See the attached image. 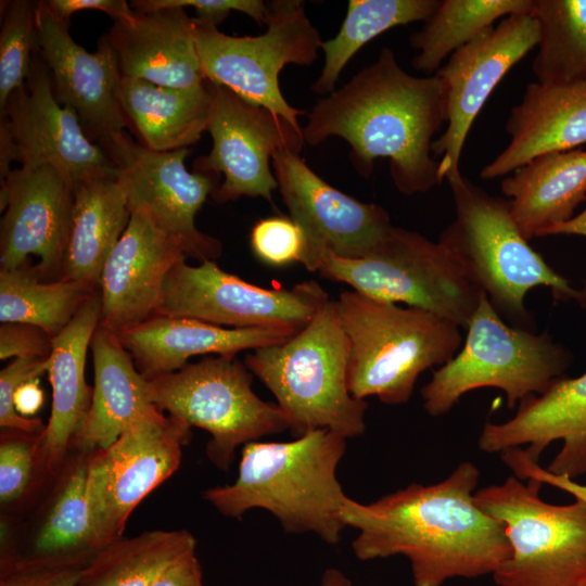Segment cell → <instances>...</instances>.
<instances>
[{
	"mask_svg": "<svg viewBox=\"0 0 586 586\" xmlns=\"http://www.w3.org/2000/svg\"><path fill=\"white\" fill-rule=\"evenodd\" d=\"M106 36L124 77L175 88L205 81L192 18L183 8L133 11L113 21Z\"/></svg>",
	"mask_w": 586,
	"mask_h": 586,
	"instance_id": "603a6c76",
	"label": "cell"
},
{
	"mask_svg": "<svg viewBox=\"0 0 586 586\" xmlns=\"http://www.w3.org/2000/svg\"><path fill=\"white\" fill-rule=\"evenodd\" d=\"M511 215L526 240L574 216L586 201V151L540 154L500 182Z\"/></svg>",
	"mask_w": 586,
	"mask_h": 586,
	"instance_id": "83f0119b",
	"label": "cell"
},
{
	"mask_svg": "<svg viewBox=\"0 0 586 586\" xmlns=\"http://www.w3.org/2000/svg\"><path fill=\"white\" fill-rule=\"evenodd\" d=\"M278 189L304 237L300 263L318 271L331 256L356 259L368 255L392 229L384 207L364 203L335 189L291 150L271 158Z\"/></svg>",
	"mask_w": 586,
	"mask_h": 586,
	"instance_id": "e0dca14e",
	"label": "cell"
},
{
	"mask_svg": "<svg viewBox=\"0 0 586 586\" xmlns=\"http://www.w3.org/2000/svg\"><path fill=\"white\" fill-rule=\"evenodd\" d=\"M49 358H15L0 371V426L40 435L46 425L40 419L20 416L12 404L16 386L27 380L40 378L48 370Z\"/></svg>",
	"mask_w": 586,
	"mask_h": 586,
	"instance_id": "60d3db41",
	"label": "cell"
},
{
	"mask_svg": "<svg viewBox=\"0 0 586 586\" xmlns=\"http://www.w3.org/2000/svg\"><path fill=\"white\" fill-rule=\"evenodd\" d=\"M318 272L368 297L433 313L461 329H467L484 293L438 240L394 226L365 257L331 256Z\"/></svg>",
	"mask_w": 586,
	"mask_h": 586,
	"instance_id": "9c48e42d",
	"label": "cell"
},
{
	"mask_svg": "<svg viewBox=\"0 0 586 586\" xmlns=\"http://www.w3.org/2000/svg\"><path fill=\"white\" fill-rule=\"evenodd\" d=\"M501 460L512 470L513 475L521 480L535 479L544 485L557 487L569 493L575 499L586 502V485L577 483L566 476L556 475L546 468L539 466L538 461L532 460L523 448H510L500 454Z\"/></svg>",
	"mask_w": 586,
	"mask_h": 586,
	"instance_id": "ee69618b",
	"label": "cell"
},
{
	"mask_svg": "<svg viewBox=\"0 0 586 586\" xmlns=\"http://www.w3.org/2000/svg\"><path fill=\"white\" fill-rule=\"evenodd\" d=\"M53 337L40 327L3 322L0 326V359L49 358Z\"/></svg>",
	"mask_w": 586,
	"mask_h": 586,
	"instance_id": "7bdbcfd3",
	"label": "cell"
},
{
	"mask_svg": "<svg viewBox=\"0 0 586 586\" xmlns=\"http://www.w3.org/2000/svg\"><path fill=\"white\" fill-rule=\"evenodd\" d=\"M349 343L330 300L288 341L247 353L244 364L273 394L294 438L327 429L345 438L366 430V399L347 384Z\"/></svg>",
	"mask_w": 586,
	"mask_h": 586,
	"instance_id": "8992f818",
	"label": "cell"
},
{
	"mask_svg": "<svg viewBox=\"0 0 586 586\" xmlns=\"http://www.w3.org/2000/svg\"><path fill=\"white\" fill-rule=\"evenodd\" d=\"M90 560L5 557L1 561L0 586H78Z\"/></svg>",
	"mask_w": 586,
	"mask_h": 586,
	"instance_id": "74e56055",
	"label": "cell"
},
{
	"mask_svg": "<svg viewBox=\"0 0 586 586\" xmlns=\"http://www.w3.org/2000/svg\"><path fill=\"white\" fill-rule=\"evenodd\" d=\"M196 548L187 530L146 531L100 549L84 569L78 586H151L174 559Z\"/></svg>",
	"mask_w": 586,
	"mask_h": 586,
	"instance_id": "d6a6232c",
	"label": "cell"
},
{
	"mask_svg": "<svg viewBox=\"0 0 586 586\" xmlns=\"http://www.w3.org/2000/svg\"><path fill=\"white\" fill-rule=\"evenodd\" d=\"M444 123L440 78L410 75L384 47L372 64L314 105L303 136L309 145L330 137L344 139L364 178L372 174L377 158L386 157L396 189L413 195L441 183L432 143Z\"/></svg>",
	"mask_w": 586,
	"mask_h": 586,
	"instance_id": "7a4b0ae2",
	"label": "cell"
},
{
	"mask_svg": "<svg viewBox=\"0 0 586 586\" xmlns=\"http://www.w3.org/2000/svg\"><path fill=\"white\" fill-rule=\"evenodd\" d=\"M99 145L115 166L130 211L141 208L153 222L183 250L187 258L200 263L216 260L222 254L221 242L195 226V216L208 195L219 186L214 174L188 171V148L168 152L153 151L125 131Z\"/></svg>",
	"mask_w": 586,
	"mask_h": 586,
	"instance_id": "9a60e30c",
	"label": "cell"
},
{
	"mask_svg": "<svg viewBox=\"0 0 586 586\" xmlns=\"http://www.w3.org/2000/svg\"><path fill=\"white\" fill-rule=\"evenodd\" d=\"M117 99L127 127L153 151L188 148L207 130L212 98L206 80L175 88L122 76Z\"/></svg>",
	"mask_w": 586,
	"mask_h": 586,
	"instance_id": "f1b7e54d",
	"label": "cell"
},
{
	"mask_svg": "<svg viewBox=\"0 0 586 586\" xmlns=\"http://www.w3.org/2000/svg\"><path fill=\"white\" fill-rule=\"evenodd\" d=\"M300 330L290 327L226 328L184 317L152 316L118 335L139 372L152 380L183 368L198 355H237L281 344Z\"/></svg>",
	"mask_w": 586,
	"mask_h": 586,
	"instance_id": "cb8c5ba5",
	"label": "cell"
},
{
	"mask_svg": "<svg viewBox=\"0 0 586 586\" xmlns=\"http://www.w3.org/2000/svg\"><path fill=\"white\" fill-rule=\"evenodd\" d=\"M250 245L264 264L282 267L301 262L304 237L290 217L273 216L255 222L250 233Z\"/></svg>",
	"mask_w": 586,
	"mask_h": 586,
	"instance_id": "ab89813d",
	"label": "cell"
},
{
	"mask_svg": "<svg viewBox=\"0 0 586 586\" xmlns=\"http://www.w3.org/2000/svg\"><path fill=\"white\" fill-rule=\"evenodd\" d=\"M48 9L62 21L69 23L71 16L82 10H97L106 13L113 21L133 13L125 0H46Z\"/></svg>",
	"mask_w": 586,
	"mask_h": 586,
	"instance_id": "f6af8a7d",
	"label": "cell"
},
{
	"mask_svg": "<svg viewBox=\"0 0 586 586\" xmlns=\"http://www.w3.org/2000/svg\"><path fill=\"white\" fill-rule=\"evenodd\" d=\"M98 291L65 279L42 281L29 260L0 268V321L34 324L54 337Z\"/></svg>",
	"mask_w": 586,
	"mask_h": 586,
	"instance_id": "4dcf8cb0",
	"label": "cell"
},
{
	"mask_svg": "<svg viewBox=\"0 0 586 586\" xmlns=\"http://www.w3.org/2000/svg\"><path fill=\"white\" fill-rule=\"evenodd\" d=\"M37 1H1L0 113L12 93L26 84L37 49Z\"/></svg>",
	"mask_w": 586,
	"mask_h": 586,
	"instance_id": "8d00e7d4",
	"label": "cell"
},
{
	"mask_svg": "<svg viewBox=\"0 0 586 586\" xmlns=\"http://www.w3.org/2000/svg\"><path fill=\"white\" fill-rule=\"evenodd\" d=\"M479 480V468L463 461L435 484L412 483L369 504L348 497L342 515L357 531L355 557L404 556L413 586L493 574L511 549L504 524L475 502Z\"/></svg>",
	"mask_w": 586,
	"mask_h": 586,
	"instance_id": "6da1fadb",
	"label": "cell"
},
{
	"mask_svg": "<svg viewBox=\"0 0 586 586\" xmlns=\"http://www.w3.org/2000/svg\"><path fill=\"white\" fill-rule=\"evenodd\" d=\"M558 234L582 235L586 238V207L568 221L546 229L542 232L540 237Z\"/></svg>",
	"mask_w": 586,
	"mask_h": 586,
	"instance_id": "c3c4849f",
	"label": "cell"
},
{
	"mask_svg": "<svg viewBox=\"0 0 586 586\" xmlns=\"http://www.w3.org/2000/svg\"><path fill=\"white\" fill-rule=\"evenodd\" d=\"M539 26L532 69L536 81L561 85L586 80V0H533Z\"/></svg>",
	"mask_w": 586,
	"mask_h": 586,
	"instance_id": "e575fe53",
	"label": "cell"
},
{
	"mask_svg": "<svg viewBox=\"0 0 586 586\" xmlns=\"http://www.w3.org/2000/svg\"><path fill=\"white\" fill-rule=\"evenodd\" d=\"M253 375L235 355L209 356L149 380L151 400L161 411L207 431L206 456L227 471L240 445L290 429L277 403L254 393Z\"/></svg>",
	"mask_w": 586,
	"mask_h": 586,
	"instance_id": "30bf717a",
	"label": "cell"
},
{
	"mask_svg": "<svg viewBox=\"0 0 586 586\" xmlns=\"http://www.w3.org/2000/svg\"><path fill=\"white\" fill-rule=\"evenodd\" d=\"M318 586H354L353 582L339 569H327Z\"/></svg>",
	"mask_w": 586,
	"mask_h": 586,
	"instance_id": "681fc988",
	"label": "cell"
},
{
	"mask_svg": "<svg viewBox=\"0 0 586 586\" xmlns=\"http://www.w3.org/2000/svg\"><path fill=\"white\" fill-rule=\"evenodd\" d=\"M346 440L327 429L289 442H251L243 446L237 480L206 489L203 497L221 514L241 520L254 508L269 511L286 533H314L336 545L348 498L336 470Z\"/></svg>",
	"mask_w": 586,
	"mask_h": 586,
	"instance_id": "3957f363",
	"label": "cell"
},
{
	"mask_svg": "<svg viewBox=\"0 0 586 586\" xmlns=\"http://www.w3.org/2000/svg\"><path fill=\"white\" fill-rule=\"evenodd\" d=\"M90 351L94 373L91 403L72 443L82 454L107 448L132 420L156 407L149 380L139 372L118 335L99 324Z\"/></svg>",
	"mask_w": 586,
	"mask_h": 586,
	"instance_id": "4316f807",
	"label": "cell"
},
{
	"mask_svg": "<svg viewBox=\"0 0 586 586\" xmlns=\"http://www.w3.org/2000/svg\"><path fill=\"white\" fill-rule=\"evenodd\" d=\"M196 548L186 551L155 577L151 586H204Z\"/></svg>",
	"mask_w": 586,
	"mask_h": 586,
	"instance_id": "bcb514c9",
	"label": "cell"
},
{
	"mask_svg": "<svg viewBox=\"0 0 586 586\" xmlns=\"http://www.w3.org/2000/svg\"><path fill=\"white\" fill-rule=\"evenodd\" d=\"M182 259L181 246L146 212L132 209L100 277L99 324L120 335L154 316L165 280Z\"/></svg>",
	"mask_w": 586,
	"mask_h": 586,
	"instance_id": "44dd1931",
	"label": "cell"
},
{
	"mask_svg": "<svg viewBox=\"0 0 586 586\" xmlns=\"http://www.w3.org/2000/svg\"><path fill=\"white\" fill-rule=\"evenodd\" d=\"M510 140L480 176L484 180L507 176L532 158L586 143V80L527 84L521 102L506 122Z\"/></svg>",
	"mask_w": 586,
	"mask_h": 586,
	"instance_id": "d4e9b609",
	"label": "cell"
},
{
	"mask_svg": "<svg viewBox=\"0 0 586 586\" xmlns=\"http://www.w3.org/2000/svg\"><path fill=\"white\" fill-rule=\"evenodd\" d=\"M0 182V268H15L34 255L42 281L62 279L74 184L50 165L12 169Z\"/></svg>",
	"mask_w": 586,
	"mask_h": 586,
	"instance_id": "d6986e66",
	"label": "cell"
},
{
	"mask_svg": "<svg viewBox=\"0 0 586 586\" xmlns=\"http://www.w3.org/2000/svg\"><path fill=\"white\" fill-rule=\"evenodd\" d=\"M466 330L461 348L421 390L432 417L446 415L466 393L483 387L504 391L508 408H514L544 393L573 364V354L547 332L508 324L485 293Z\"/></svg>",
	"mask_w": 586,
	"mask_h": 586,
	"instance_id": "52a82bcc",
	"label": "cell"
},
{
	"mask_svg": "<svg viewBox=\"0 0 586 586\" xmlns=\"http://www.w3.org/2000/svg\"><path fill=\"white\" fill-rule=\"evenodd\" d=\"M99 551L87 497V454L65 475L34 539L30 557L92 559Z\"/></svg>",
	"mask_w": 586,
	"mask_h": 586,
	"instance_id": "d590c367",
	"label": "cell"
},
{
	"mask_svg": "<svg viewBox=\"0 0 586 586\" xmlns=\"http://www.w3.org/2000/svg\"><path fill=\"white\" fill-rule=\"evenodd\" d=\"M206 84L212 98L207 131L213 143L207 155L195 160L193 171L224 177L211 195L217 203L241 196L272 203V191L278 188L270 168L272 155L279 150L301 153L303 130L226 87Z\"/></svg>",
	"mask_w": 586,
	"mask_h": 586,
	"instance_id": "2e32d148",
	"label": "cell"
},
{
	"mask_svg": "<svg viewBox=\"0 0 586 586\" xmlns=\"http://www.w3.org/2000/svg\"><path fill=\"white\" fill-rule=\"evenodd\" d=\"M556 441L562 446L546 469L572 480L586 474V372L576 378L564 375L544 393L524 398L507 421H487L479 447L500 454L526 445L525 454L538 461Z\"/></svg>",
	"mask_w": 586,
	"mask_h": 586,
	"instance_id": "7402d4cb",
	"label": "cell"
},
{
	"mask_svg": "<svg viewBox=\"0 0 586 586\" xmlns=\"http://www.w3.org/2000/svg\"><path fill=\"white\" fill-rule=\"evenodd\" d=\"M335 308L349 343L347 384L359 399L407 403L419 375L462 346L460 327L433 313L344 291Z\"/></svg>",
	"mask_w": 586,
	"mask_h": 586,
	"instance_id": "5b68a950",
	"label": "cell"
},
{
	"mask_svg": "<svg viewBox=\"0 0 586 586\" xmlns=\"http://www.w3.org/2000/svg\"><path fill=\"white\" fill-rule=\"evenodd\" d=\"M538 41L539 26L531 11L512 14L454 52L435 73L447 124L432 143L433 157H440L441 182L460 173L462 148L474 119L498 82Z\"/></svg>",
	"mask_w": 586,
	"mask_h": 586,
	"instance_id": "ac0fdd59",
	"label": "cell"
},
{
	"mask_svg": "<svg viewBox=\"0 0 586 586\" xmlns=\"http://www.w3.org/2000/svg\"><path fill=\"white\" fill-rule=\"evenodd\" d=\"M191 426L157 407L105 449L87 454V497L99 550L123 537L135 508L179 468Z\"/></svg>",
	"mask_w": 586,
	"mask_h": 586,
	"instance_id": "7c38bea8",
	"label": "cell"
},
{
	"mask_svg": "<svg viewBox=\"0 0 586 586\" xmlns=\"http://www.w3.org/2000/svg\"><path fill=\"white\" fill-rule=\"evenodd\" d=\"M130 3L136 12L191 7L195 10L198 18L215 26L231 11L242 12L262 25L265 24L268 11L267 2L262 0H133Z\"/></svg>",
	"mask_w": 586,
	"mask_h": 586,
	"instance_id": "b9f144b4",
	"label": "cell"
},
{
	"mask_svg": "<svg viewBox=\"0 0 586 586\" xmlns=\"http://www.w3.org/2000/svg\"><path fill=\"white\" fill-rule=\"evenodd\" d=\"M100 318L101 301L98 291L53 337L47 370L52 387V408L39 441L41 459L50 473L58 472L62 466L90 408L92 388L86 382L85 366Z\"/></svg>",
	"mask_w": 586,
	"mask_h": 586,
	"instance_id": "484cf974",
	"label": "cell"
},
{
	"mask_svg": "<svg viewBox=\"0 0 586 586\" xmlns=\"http://www.w3.org/2000/svg\"><path fill=\"white\" fill-rule=\"evenodd\" d=\"M533 0H443L424 21V25L410 35L409 42L417 54L412 67L432 73L442 62L462 48L494 23L506 16L527 13Z\"/></svg>",
	"mask_w": 586,
	"mask_h": 586,
	"instance_id": "1f68e13d",
	"label": "cell"
},
{
	"mask_svg": "<svg viewBox=\"0 0 586 586\" xmlns=\"http://www.w3.org/2000/svg\"><path fill=\"white\" fill-rule=\"evenodd\" d=\"M508 476L475 492L477 506L499 520L510 545L493 573L498 586H586V502L542 499L535 479Z\"/></svg>",
	"mask_w": 586,
	"mask_h": 586,
	"instance_id": "ba28073f",
	"label": "cell"
},
{
	"mask_svg": "<svg viewBox=\"0 0 586 586\" xmlns=\"http://www.w3.org/2000/svg\"><path fill=\"white\" fill-rule=\"evenodd\" d=\"M440 0H351L339 33L322 41L324 63L311 89L319 95L334 91L348 61L367 42L400 25L426 21Z\"/></svg>",
	"mask_w": 586,
	"mask_h": 586,
	"instance_id": "836d02e7",
	"label": "cell"
},
{
	"mask_svg": "<svg viewBox=\"0 0 586 586\" xmlns=\"http://www.w3.org/2000/svg\"><path fill=\"white\" fill-rule=\"evenodd\" d=\"M43 391L40 387V378L27 380L16 386L12 395L15 411L25 418H31L42 407Z\"/></svg>",
	"mask_w": 586,
	"mask_h": 586,
	"instance_id": "7dc6e473",
	"label": "cell"
},
{
	"mask_svg": "<svg viewBox=\"0 0 586 586\" xmlns=\"http://www.w3.org/2000/svg\"><path fill=\"white\" fill-rule=\"evenodd\" d=\"M130 217L127 196L115 175L77 182L62 279L99 289L103 267Z\"/></svg>",
	"mask_w": 586,
	"mask_h": 586,
	"instance_id": "f546056e",
	"label": "cell"
},
{
	"mask_svg": "<svg viewBox=\"0 0 586 586\" xmlns=\"http://www.w3.org/2000/svg\"><path fill=\"white\" fill-rule=\"evenodd\" d=\"M267 5V30L259 36H228L206 21L192 18L202 71L205 80L228 88L303 130L297 117L305 111L285 101L278 77L288 64L311 65L322 40L303 1L275 0Z\"/></svg>",
	"mask_w": 586,
	"mask_h": 586,
	"instance_id": "8fae6325",
	"label": "cell"
},
{
	"mask_svg": "<svg viewBox=\"0 0 586 586\" xmlns=\"http://www.w3.org/2000/svg\"><path fill=\"white\" fill-rule=\"evenodd\" d=\"M36 29L53 93L76 114L86 136L99 144L123 132L127 123L117 99L122 74L106 34L97 50L88 52L69 35V23L55 16L44 1H37Z\"/></svg>",
	"mask_w": 586,
	"mask_h": 586,
	"instance_id": "ffe728a7",
	"label": "cell"
},
{
	"mask_svg": "<svg viewBox=\"0 0 586 586\" xmlns=\"http://www.w3.org/2000/svg\"><path fill=\"white\" fill-rule=\"evenodd\" d=\"M330 301L315 280L265 289L220 269L216 260L177 263L168 273L157 316L184 317L226 328H304Z\"/></svg>",
	"mask_w": 586,
	"mask_h": 586,
	"instance_id": "4fadbf2b",
	"label": "cell"
},
{
	"mask_svg": "<svg viewBox=\"0 0 586 586\" xmlns=\"http://www.w3.org/2000/svg\"><path fill=\"white\" fill-rule=\"evenodd\" d=\"M12 162L50 165L74 186L115 175L113 162L86 136L76 114L58 102L38 44L26 84L12 93L0 113L1 179L11 173Z\"/></svg>",
	"mask_w": 586,
	"mask_h": 586,
	"instance_id": "5bb4252c",
	"label": "cell"
},
{
	"mask_svg": "<svg viewBox=\"0 0 586 586\" xmlns=\"http://www.w3.org/2000/svg\"><path fill=\"white\" fill-rule=\"evenodd\" d=\"M40 435L16 430L2 432L0 443V501L2 505L15 501L28 487Z\"/></svg>",
	"mask_w": 586,
	"mask_h": 586,
	"instance_id": "f35d334b",
	"label": "cell"
},
{
	"mask_svg": "<svg viewBox=\"0 0 586 586\" xmlns=\"http://www.w3.org/2000/svg\"><path fill=\"white\" fill-rule=\"evenodd\" d=\"M446 180L456 216L438 241L502 319L534 330L525 296L536 286L549 288L557 301L586 308V290L573 286L530 245L511 215L508 199L487 193L461 173Z\"/></svg>",
	"mask_w": 586,
	"mask_h": 586,
	"instance_id": "277c9868",
	"label": "cell"
}]
</instances>
